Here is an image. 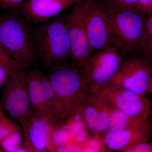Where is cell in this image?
<instances>
[{"label": "cell", "mask_w": 152, "mask_h": 152, "mask_svg": "<svg viewBox=\"0 0 152 152\" xmlns=\"http://www.w3.org/2000/svg\"><path fill=\"white\" fill-rule=\"evenodd\" d=\"M66 16H58L32 28L37 53L52 70L67 65L71 62Z\"/></svg>", "instance_id": "6da1fadb"}, {"label": "cell", "mask_w": 152, "mask_h": 152, "mask_svg": "<svg viewBox=\"0 0 152 152\" xmlns=\"http://www.w3.org/2000/svg\"><path fill=\"white\" fill-rule=\"evenodd\" d=\"M56 98L60 122L76 115L88 87L82 68L69 64L53 69L48 76Z\"/></svg>", "instance_id": "7a4b0ae2"}, {"label": "cell", "mask_w": 152, "mask_h": 152, "mask_svg": "<svg viewBox=\"0 0 152 152\" xmlns=\"http://www.w3.org/2000/svg\"><path fill=\"white\" fill-rule=\"evenodd\" d=\"M30 23L17 11L0 17V45L25 68L34 66L37 55Z\"/></svg>", "instance_id": "3957f363"}, {"label": "cell", "mask_w": 152, "mask_h": 152, "mask_svg": "<svg viewBox=\"0 0 152 152\" xmlns=\"http://www.w3.org/2000/svg\"><path fill=\"white\" fill-rule=\"evenodd\" d=\"M104 6L110 21L113 46L125 56L140 51L146 22L142 13L136 9Z\"/></svg>", "instance_id": "277c9868"}, {"label": "cell", "mask_w": 152, "mask_h": 152, "mask_svg": "<svg viewBox=\"0 0 152 152\" xmlns=\"http://www.w3.org/2000/svg\"><path fill=\"white\" fill-rule=\"evenodd\" d=\"M25 69L20 67L9 73L2 86L0 102L4 111L20 126L24 136L31 116Z\"/></svg>", "instance_id": "5b68a950"}, {"label": "cell", "mask_w": 152, "mask_h": 152, "mask_svg": "<svg viewBox=\"0 0 152 152\" xmlns=\"http://www.w3.org/2000/svg\"><path fill=\"white\" fill-rule=\"evenodd\" d=\"M121 55L114 46L91 55L82 68L90 91L98 93L108 84L121 64Z\"/></svg>", "instance_id": "8992f818"}, {"label": "cell", "mask_w": 152, "mask_h": 152, "mask_svg": "<svg viewBox=\"0 0 152 152\" xmlns=\"http://www.w3.org/2000/svg\"><path fill=\"white\" fill-rule=\"evenodd\" d=\"M86 1L82 0L76 4L66 16L71 64L81 68L92 54L85 23Z\"/></svg>", "instance_id": "52a82bcc"}, {"label": "cell", "mask_w": 152, "mask_h": 152, "mask_svg": "<svg viewBox=\"0 0 152 152\" xmlns=\"http://www.w3.org/2000/svg\"><path fill=\"white\" fill-rule=\"evenodd\" d=\"M98 93L112 108L132 117L149 120L151 103L145 95L111 85L103 87Z\"/></svg>", "instance_id": "ba28073f"}, {"label": "cell", "mask_w": 152, "mask_h": 152, "mask_svg": "<svg viewBox=\"0 0 152 152\" xmlns=\"http://www.w3.org/2000/svg\"><path fill=\"white\" fill-rule=\"evenodd\" d=\"M85 23L92 53L113 46L108 17L99 1L86 0Z\"/></svg>", "instance_id": "9c48e42d"}, {"label": "cell", "mask_w": 152, "mask_h": 152, "mask_svg": "<svg viewBox=\"0 0 152 152\" xmlns=\"http://www.w3.org/2000/svg\"><path fill=\"white\" fill-rule=\"evenodd\" d=\"M152 69L145 59L129 57L123 61L118 70L107 85L122 87L145 95Z\"/></svg>", "instance_id": "30bf717a"}, {"label": "cell", "mask_w": 152, "mask_h": 152, "mask_svg": "<svg viewBox=\"0 0 152 152\" xmlns=\"http://www.w3.org/2000/svg\"><path fill=\"white\" fill-rule=\"evenodd\" d=\"M112 108L99 93L89 90L81 107L85 124L94 134H101L109 129Z\"/></svg>", "instance_id": "8fae6325"}, {"label": "cell", "mask_w": 152, "mask_h": 152, "mask_svg": "<svg viewBox=\"0 0 152 152\" xmlns=\"http://www.w3.org/2000/svg\"><path fill=\"white\" fill-rule=\"evenodd\" d=\"M31 68L25 69L31 115L56 126L58 122L50 108L42 84L43 74L37 69Z\"/></svg>", "instance_id": "7c38bea8"}, {"label": "cell", "mask_w": 152, "mask_h": 152, "mask_svg": "<svg viewBox=\"0 0 152 152\" xmlns=\"http://www.w3.org/2000/svg\"><path fill=\"white\" fill-rule=\"evenodd\" d=\"M82 0H26L17 12L30 23L37 24L58 16Z\"/></svg>", "instance_id": "4fadbf2b"}, {"label": "cell", "mask_w": 152, "mask_h": 152, "mask_svg": "<svg viewBox=\"0 0 152 152\" xmlns=\"http://www.w3.org/2000/svg\"><path fill=\"white\" fill-rule=\"evenodd\" d=\"M151 134L149 121L134 127L109 129L103 136L106 148L113 151L126 152L132 147L148 141Z\"/></svg>", "instance_id": "5bb4252c"}, {"label": "cell", "mask_w": 152, "mask_h": 152, "mask_svg": "<svg viewBox=\"0 0 152 152\" xmlns=\"http://www.w3.org/2000/svg\"><path fill=\"white\" fill-rule=\"evenodd\" d=\"M56 126L45 120L31 115L25 135V140L34 151H44L53 149L52 138Z\"/></svg>", "instance_id": "9a60e30c"}, {"label": "cell", "mask_w": 152, "mask_h": 152, "mask_svg": "<svg viewBox=\"0 0 152 152\" xmlns=\"http://www.w3.org/2000/svg\"><path fill=\"white\" fill-rule=\"evenodd\" d=\"M148 121L149 120H143L132 117L112 108L109 129H121L134 127L144 124Z\"/></svg>", "instance_id": "2e32d148"}, {"label": "cell", "mask_w": 152, "mask_h": 152, "mask_svg": "<svg viewBox=\"0 0 152 152\" xmlns=\"http://www.w3.org/2000/svg\"><path fill=\"white\" fill-rule=\"evenodd\" d=\"M0 102V141L6 137L16 133H23V130L20 126L9 119L4 113Z\"/></svg>", "instance_id": "e0dca14e"}, {"label": "cell", "mask_w": 152, "mask_h": 152, "mask_svg": "<svg viewBox=\"0 0 152 152\" xmlns=\"http://www.w3.org/2000/svg\"><path fill=\"white\" fill-rule=\"evenodd\" d=\"M24 135L23 133L12 134L0 141V147L4 152H16L23 150L22 145Z\"/></svg>", "instance_id": "ac0fdd59"}, {"label": "cell", "mask_w": 152, "mask_h": 152, "mask_svg": "<svg viewBox=\"0 0 152 152\" xmlns=\"http://www.w3.org/2000/svg\"><path fill=\"white\" fill-rule=\"evenodd\" d=\"M140 51L152 58V13L145 22Z\"/></svg>", "instance_id": "d6986e66"}, {"label": "cell", "mask_w": 152, "mask_h": 152, "mask_svg": "<svg viewBox=\"0 0 152 152\" xmlns=\"http://www.w3.org/2000/svg\"><path fill=\"white\" fill-rule=\"evenodd\" d=\"M96 137L87 141L84 144L83 147H81V151L88 152L105 151L106 147L101 134H95Z\"/></svg>", "instance_id": "ffe728a7"}, {"label": "cell", "mask_w": 152, "mask_h": 152, "mask_svg": "<svg viewBox=\"0 0 152 152\" xmlns=\"http://www.w3.org/2000/svg\"><path fill=\"white\" fill-rule=\"evenodd\" d=\"M99 1L104 5L107 7L118 8L136 9L139 10V0H99Z\"/></svg>", "instance_id": "44dd1931"}, {"label": "cell", "mask_w": 152, "mask_h": 152, "mask_svg": "<svg viewBox=\"0 0 152 152\" xmlns=\"http://www.w3.org/2000/svg\"><path fill=\"white\" fill-rule=\"evenodd\" d=\"M0 64L6 68L8 73L11 71L20 67H23L16 62L5 51L0 45ZM25 68V67H24Z\"/></svg>", "instance_id": "7402d4cb"}, {"label": "cell", "mask_w": 152, "mask_h": 152, "mask_svg": "<svg viewBox=\"0 0 152 152\" xmlns=\"http://www.w3.org/2000/svg\"><path fill=\"white\" fill-rule=\"evenodd\" d=\"M126 152H152V142L147 141L138 144Z\"/></svg>", "instance_id": "603a6c76"}, {"label": "cell", "mask_w": 152, "mask_h": 152, "mask_svg": "<svg viewBox=\"0 0 152 152\" xmlns=\"http://www.w3.org/2000/svg\"><path fill=\"white\" fill-rule=\"evenodd\" d=\"M139 10L142 13H152V0H139Z\"/></svg>", "instance_id": "cb8c5ba5"}, {"label": "cell", "mask_w": 152, "mask_h": 152, "mask_svg": "<svg viewBox=\"0 0 152 152\" xmlns=\"http://www.w3.org/2000/svg\"><path fill=\"white\" fill-rule=\"evenodd\" d=\"M25 0H0V7L4 9L16 7L24 1Z\"/></svg>", "instance_id": "d4e9b609"}, {"label": "cell", "mask_w": 152, "mask_h": 152, "mask_svg": "<svg viewBox=\"0 0 152 152\" xmlns=\"http://www.w3.org/2000/svg\"><path fill=\"white\" fill-rule=\"evenodd\" d=\"M8 72L4 67L0 64V87L2 86L7 77Z\"/></svg>", "instance_id": "484cf974"}, {"label": "cell", "mask_w": 152, "mask_h": 152, "mask_svg": "<svg viewBox=\"0 0 152 152\" xmlns=\"http://www.w3.org/2000/svg\"><path fill=\"white\" fill-rule=\"evenodd\" d=\"M147 93H149L152 95V69L148 82Z\"/></svg>", "instance_id": "4316f807"}]
</instances>
